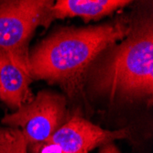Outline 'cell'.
I'll list each match as a JSON object with an SVG mask.
<instances>
[{
  "instance_id": "cell-7",
  "label": "cell",
  "mask_w": 153,
  "mask_h": 153,
  "mask_svg": "<svg viewBox=\"0 0 153 153\" xmlns=\"http://www.w3.org/2000/svg\"><path fill=\"white\" fill-rule=\"evenodd\" d=\"M130 3L126 0H59L51 7L50 20L75 17L85 22L97 20Z\"/></svg>"
},
{
  "instance_id": "cell-2",
  "label": "cell",
  "mask_w": 153,
  "mask_h": 153,
  "mask_svg": "<svg viewBox=\"0 0 153 153\" xmlns=\"http://www.w3.org/2000/svg\"><path fill=\"white\" fill-rule=\"evenodd\" d=\"M152 17L138 12L128 35L105 50L86 72L83 85L110 101L150 99L153 93Z\"/></svg>"
},
{
  "instance_id": "cell-5",
  "label": "cell",
  "mask_w": 153,
  "mask_h": 153,
  "mask_svg": "<svg viewBox=\"0 0 153 153\" xmlns=\"http://www.w3.org/2000/svg\"><path fill=\"white\" fill-rule=\"evenodd\" d=\"M128 128L108 130L74 115L46 141L27 148L30 153H88L115 140L130 137Z\"/></svg>"
},
{
  "instance_id": "cell-6",
  "label": "cell",
  "mask_w": 153,
  "mask_h": 153,
  "mask_svg": "<svg viewBox=\"0 0 153 153\" xmlns=\"http://www.w3.org/2000/svg\"><path fill=\"white\" fill-rule=\"evenodd\" d=\"M29 61L0 48V99L9 108L17 110L33 99Z\"/></svg>"
},
{
  "instance_id": "cell-1",
  "label": "cell",
  "mask_w": 153,
  "mask_h": 153,
  "mask_svg": "<svg viewBox=\"0 0 153 153\" xmlns=\"http://www.w3.org/2000/svg\"><path fill=\"white\" fill-rule=\"evenodd\" d=\"M130 26L131 19L122 16L97 26L59 29L30 52L31 78L57 83L71 98L78 95L91 64L126 37Z\"/></svg>"
},
{
  "instance_id": "cell-8",
  "label": "cell",
  "mask_w": 153,
  "mask_h": 153,
  "mask_svg": "<svg viewBox=\"0 0 153 153\" xmlns=\"http://www.w3.org/2000/svg\"><path fill=\"white\" fill-rule=\"evenodd\" d=\"M0 153H29L23 134L19 128L0 127Z\"/></svg>"
},
{
  "instance_id": "cell-4",
  "label": "cell",
  "mask_w": 153,
  "mask_h": 153,
  "mask_svg": "<svg viewBox=\"0 0 153 153\" xmlns=\"http://www.w3.org/2000/svg\"><path fill=\"white\" fill-rule=\"evenodd\" d=\"M53 5L49 0L0 1V48L29 61V41L39 26L48 27Z\"/></svg>"
},
{
  "instance_id": "cell-9",
  "label": "cell",
  "mask_w": 153,
  "mask_h": 153,
  "mask_svg": "<svg viewBox=\"0 0 153 153\" xmlns=\"http://www.w3.org/2000/svg\"><path fill=\"white\" fill-rule=\"evenodd\" d=\"M98 153H121L114 143H108L100 148Z\"/></svg>"
},
{
  "instance_id": "cell-3",
  "label": "cell",
  "mask_w": 153,
  "mask_h": 153,
  "mask_svg": "<svg viewBox=\"0 0 153 153\" xmlns=\"http://www.w3.org/2000/svg\"><path fill=\"white\" fill-rule=\"evenodd\" d=\"M69 117L66 97L56 92L42 90L14 113L5 115L1 123L6 127L19 128L29 148L49 140Z\"/></svg>"
}]
</instances>
